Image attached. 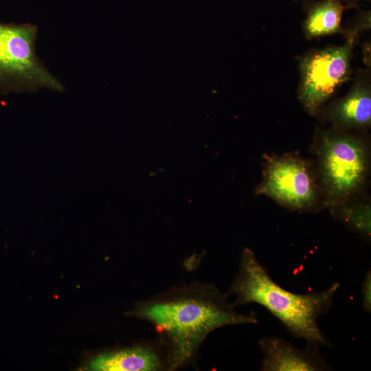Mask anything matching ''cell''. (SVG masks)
Wrapping results in <instances>:
<instances>
[{
  "label": "cell",
  "instance_id": "1",
  "mask_svg": "<svg viewBox=\"0 0 371 371\" xmlns=\"http://www.w3.org/2000/svg\"><path fill=\"white\" fill-rule=\"evenodd\" d=\"M227 296L212 284L194 282L139 302L128 315L153 325L167 370H176L195 363L201 346L212 331L258 322L254 312H236Z\"/></svg>",
  "mask_w": 371,
  "mask_h": 371
},
{
  "label": "cell",
  "instance_id": "2",
  "mask_svg": "<svg viewBox=\"0 0 371 371\" xmlns=\"http://www.w3.org/2000/svg\"><path fill=\"white\" fill-rule=\"evenodd\" d=\"M339 286V283L334 282L324 291L306 294L287 291L271 279L254 252L245 247L238 273L227 294L235 295L234 306L249 303L264 306L293 336L304 339L308 345L331 347L318 320L330 309Z\"/></svg>",
  "mask_w": 371,
  "mask_h": 371
},
{
  "label": "cell",
  "instance_id": "3",
  "mask_svg": "<svg viewBox=\"0 0 371 371\" xmlns=\"http://www.w3.org/2000/svg\"><path fill=\"white\" fill-rule=\"evenodd\" d=\"M310 150L326 208L367 192L371 166L368 131L317 126Z\"/></svg>",
  "mask_w": 371,
  "mask_h": 371
},
{
  "label": "cell",
  "instance_id": "4",
  "mask_svg": "<svg viewBox=\"0 0 371 371\" xmlns=\"http://www.w3.org/2000/svg\"><path fill=\"white\" fill-rule=\"evenodd\" d=\"M38 32L30 23H0V95L65 91L36 54Z\"/></svg>",
  "mask_w": 371,
  "mask_h": 371
},
{
  "label": "cell",
  "instance_id": "5",
  "mask_svg": "<svg viewBox=\"0 0 371 371\" xmlns=\"http://www.w3.org/2000/svg\"><path fill=\"white\" fill-rule=\"evenodd\" d=\"M254 195L268 196L282 207L300 213L326 208L314 160L297 153L266 157Z\"/></svg>",
  "mask_w": 371,
  "mask_h": 371
},
{
  "label": "cell",
  "instance_id": "6",
  "mask_svg": "<svg viewBox=\"0 0 371 371\" xmlns=\"http://www.w3.org/2000/svg\"><path fill=\"white\" fill-rule=\"evenodd\" d=\"M357 43L346 38L342 45L311 49L298 58L297 98L311 116L316 117L321 108L350 79Z\"/></svg>",
  "mask_w": 371,
  "mask_h": 371
},
{
  "label": "cell",
  "instance_id": "7",
  "mask_svg": "<svg viewBox=\"0 0 371 371\" xmlns=\"http://www.w3.org/2000/svg\"><path fill=\"white\" fill-rule=\"evenodd\" d=\"M316 118L343 131H368L371 127V70L359 69L346 95L324 105Z\"/></svg>",
  "mask_w": 371,
  "mask_h": 371
},
{
  "label": "cell",
  "instance_id": "8",
  "mask_svg": "<svg viewBox=\"0 0 371 371\" xmlns=\"http://www.w3.org/2000/svg\"><path fill=\"white\" fill-rule=\"evenodd\" d=\"M259 344L263 353L262 371H323L331 368L316 346L300 349L277 337H263Z\"/></svg>",
  "mask_w": 371,
  "mask_h": 371
},
{
  "label": "cell",
  "instance_id": "9",
  "mask_svg": "<svg viewBox=\"0 0 371 371\" xmlns=\"http://www.w3.org/2000/svg\"><path fill=\"white\" fill-rule=\"evenodd\" d=\"M95 371H156L167 370L161 346L143 343L97 355L87 365Z\"/></svg>",
  "mask_w": 371,
  "mask_h": 371
},
{
  "label": "cell",
  "instance_id": "10",
  "mask_svg": "<svg viewBox=\"0 0 371 371\" xmlns=\"http://www.w3.org/2000/svg\"><path fill=\"white\" fill-rule=\"evenodd\" d=\"M344 5L341 0H321L307 4L302 32L307 40L333 34H346L341 25Z\"/></svg>",
  "mask_w": 371,
  "mask_h": 371
},
{
  "label": "cell",
  "instance_id": "11",
  "mask_svg": "<svg viewBox=\"0 0 371 371\" xmlns=\"http://www.w3.org/2000/svg\"><path fill=\"white\" fill-rule=\"evenodd\" d=\"M328 209L335 220L370 241L371 201L367 192L352 195Z\"/></svg>",
  "mask_w": 371,
  "mask_h": 371
},
{
  "label": "cell",
  "instance_id": "12",
  "mask_svg": "<svg viewBox=\"0 0 371 371\" xmlns=\"http://www.w3.org/2000/svg\"><path fill=\"white\" fill-rule=\"evenodd\" d=\"M358 11L344 26L346 34V38H350L359 41L360 36L365 32H368L371 28V12L368 10H361L359 8Z\"/></svg>",
  "mask_w": 371,
  "mask_h": 371
},
{
  "label": "cell",
  "instance_id": "13",
  "mask_svg": "<svg viewBox=\"0 0 371 371\" xmlns=\"http://www.w3.org/2000/svg\"><path fill=\"white\" fill-rule=\"evenodd\" d=\"M362 308L367 313L371 312V271L369 270L362 283Z\"/></svg>",
  "mask_w": 371,
  "mask_h": 371
},
{
  "label": "cell",
  "instance_id": "14",
  "mask_svg": "<svg viewBox=\"0 0 371 371\" xmlns=\"http://www.w3.org/2000/svg\"><path fill=\"white\" fill-rule=\"evenodd\" d=\"M363 61L367 68L370 69V42H366L363 45Z\"/></svg>",
  "mask_w": 371,
  "mask_h": 371
},
{
  "label": "cell",
  "instance_id": "15",
  "mask_svg": "<svg viewBox=\"0 0 371 371\" xmlns=\"http://www.w3.org/2000/svg\"><path fill=\"white\" fill-rule=\"evenodd\" d=\"M362 1L368 2L371 1V0H342L341 2L344 5V9H350L358 8L357 3Z\"/></svg>",
  "mask_w": 371,
  "mask_h": 371
},
{
  "label": "cell",
  "instance_id": "16",
  "mask_svg": "<svg viewBox=\"0 0 371 371\" xmlns=\"http://www.w3.org/2000/svg\"><path fill=\"white\" fill-rule=\"evenodd\" d=\"M295 2L297 3V2H300V1H306V0H293Z\"/></svg>",
  "mask_w": 371,
  "mask_h": 371
}]
</instances>
